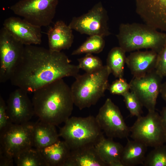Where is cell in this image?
Returning <instances> with one entry per match:
<instances>
[{
    "label": "cell",
    "mask_w": 166,
    "mask_h": 166,
    "mask_svg": "<svg viewBox=\"0 0 166 166\" xmlns=\"http://www.w3.org/2000/svg\"><path fill=\"white\" fill-rule=\"evenodd\" d=\"M80 69L64 53L35 45H25L22 57L10 80L28 93L66 77H75Z\"/></svg>",
    "instance_id": "1"
},
{
    "label": "cell",
    "mask_w": 166,
    "mask_h": 166,
    "mask_svg": "<svg viewBox=\"0 0 166 166\" xmlns=\"http://www.w3.org/2000/svg\"><path fill=\"white\" fill-rule=\"evenodd\" d=\"M32 102L34 114L40 121L57 126L71 115L74 105L71 88L63 79L36 90Z\"/></svg>",
    "instance_id": "2"
},
{
    "label": "cell",
    "mask_w": 166,
    "mask_h": 166,
    "mask_svg": "<svg viewBox=\"0 0 166 166\" xmlns=\"http://www.w3.org/2000/svg\"><path fill=\"white\" fill-rule=\"evenodd\" d=\"M116 36L126 52L145 49L158 53L166 41V33L145 23H121Z\"/></svg>",
    "instance_id": "3"
},
{
    "label": "cell",
    "mask_w": 166,
    "mask_h": 166,
    "mask_svg": "<svg viewBox=\"0 0 166 166\" xmlns=\"http://www.w3.org/2000/svg\"><path fill=\"white\" fill-rule=\"evenodd\" d=\"M111 70L107 65L96 71L78 74L70 87L74 105L80 110L95 105L109 86Z\"/></svg>",
    "instance_id": "4"
},
{
    "label": "cell",
    "mask_w": 166,
    "mask_h": 166,
    "mask_svg": "<svg viewBox=\"0 0 166 166\" xmlns=\"http://www.w3.org/2000/svg\"><path fill=\"white\" fill-rule=\"evenodd\" d=\"M59 130L62 137L71 150L86 145L95 144L103 136L96 117H72Z\"/></svg>",
    "instance_id": "5"
},
{
    "label": "cell",
    "mask_w": 166,
    "mask_h": 166,
    "mask_svg": "<svg viewBox=\"0 0 166 166\" xmlns=\"http://www.w3.org/2000/svg\"><path fill=\"white\" fill-rule=\"evenodd\" d=\"M59 0H20L11 6L16 15L40 27L47 26L55 16Z\"/></svg>",
    "instance_id": "6"
},
{
    "label": "cell",
    "mask_w": 166,
    "mask_h": 166,
    "mask_svg": "<svg viewBox=\"0 0 166 166\" xmlns=\"http://www.w3.org/2000/svg\"><path fill=\"white\" fill-rule=\"evenodd\" d=\"M131 137L147 147L154 148L165 143L166 132L160 115L155 111H148L145 116L137 118L130 128Z\"/></svg>",
    "instance_id": "7"
},
{
    "label": "cell",
    "mask_w": 166,
    "mask_h": 166,
    "mask_svg": "<svg viewBox=\"0 0 166 166\" xmlns=\"http://www.w3.org/2000/svg\"><path fill=\"white\" fill-rule=\"evenodd\" d=\"M34 123H11L0 132V148L14 158L19 153L33 147Z\"/></svg>",
    "instance_id": "8"
},
{
    "label": "cell",
    "mask_w": 166,
    "mask_h": 166,
    "mask_svg": "<svg viewBox=\"0 0 166 166\" xmlns=\"http://www.w3.org/2000/svg\"><path fill=\"white\" fill-rule=\"evenodd\" d=\"M108 20L107 11L100 2L87 13L73 17L68 26L81 34L89 36L99 35L104 38L111 34Z\"/></svg>",
    "instance_id": "9"
},
{
    "label": "cell",
    "mask_w": 166,
    "mask_h": 166,
    "mask_svg": "<svg viewBox=\"0 0 166 166\" xmlns=\"http://www.w3.org/2000/svg\"><path fill=\"white\" fill-rule=\"evenodd\" d=\"M25 45L15 39L4 27L0 31V82L10 80L21 60Z\"/></svg>",
    "instance_id": "10"
},
{
    "label": "cell",
    "mask_w": 166,
    "mask_h": 166,
    "mask_svg": "<svg viewBox=\"0 0 166 166\" xmlns=\"http://www.w3.org/2000/svg\"><path fill=\"white\" fill-rule=\"evenodd\" d=\"M102 132L109 138H127L130 133L121 111L109 98L106 100L96 116Z\"/></svg>",
    "instance_id": "11"
},
{
    "label": "cell",
    "mask_w": 166,
    "mask_h": 166,
    "mask_svg": "<svg viewBox=\"0 0 166 166\" xmlns=\"http://www.w3.org/2000/svg\"><path fill=\"white\" fill-rule=\"evenodd\" d=\"M162 78L155 69L144 76L133 77L129 83L130 91L136 95L148 111L155 110Z\"/></svg>",
    "instance_id": "12"
},
{
    "label": "cell",
    "mask_w": 166,
    "mask_h": 166,
    "mask_svg": "<svg viewBox=\"0 0 166 166\" xmlns=\"http://www.w3.org/2000/svg\"><path fill=\"white\" fill-rule=\"evenodd\" d=\"M27 93L18 88L10 94L6 104V112L12 123L19 124L28 122L35 115L32 101Z\"/></svg>",
    "instance_id": "13"
},
{
    "label": "cell",
    "mask_w": 166,
    "mask_h": 166,
    "mask_svg": "<svg viewBox=\"0 0 166 166\" xmlns=\"http://www.w3.org/2000/svg\"><path fill=\"white\" fill-rule=\"evenodd\" d=\"M3 25L13 37L25 45H38L42 42L41 27L23 18L10 17L5 20Z\"/></svg>",
    "instance_id": "14"
},
{
    "label": "cell",
    "mask_w": 166,
    "mask_h": 166,
    "mask_svg": "<svg viewBox=\"0 0 166 166\" xmlns=\"http://www.w3.org/2000/svg\"><path fill=\"white\" fill-rule=\"evenodd\" d=\"M136 12L145 23L166 32V0H135Z\"/></svg>",
    "instance_id": "15"
},
{
    "label": "cell",
    "mask_w": 166,
    "mask_h": 166,
    "mask_svg": "<svg viewBox=\"0 0 166 166\" xmlns=\"http://www.w3.org/2000/svg\"><path fill=\"white\" fill-rule=\"evenodd\" d=\"M158 54L152 50L131 52L126 57V64L133 77H140L155 69Z\"/></svg>",
    "instance_id": "16"
},
{
    "label": "cell",
    "mask_w": 166,
    "mask_h": 166,
    "mask_svg": "<svg viewBox=\"0 0 166 166\" xmlns=\"http://www.w3.org/2000/svg\"><path fill=\"white\" fill-rule=\"evenodd\" d=\"M72 30L63 21H57L47 33L49 49L53 51L61 52L69 49L73 41Z\"/></svg>",
    "instance_id": "17"
},
{
    "label": "cell",
    "mask_w": 166,
    "mask_h": 166,
    "mask_svg": "<svg viewBox=\"0 0 166 166\" xmlns=\"http://www.w3.org/2000/svg\"><path fill=\"white\" fill-rule=\"evenodd\" d=\"M100 157L95 144H89L71 150L64 166H106Z\"/></svg>",
    "instance_id": "18"
},
{
    "label": "cell",
    "mask_w": 166,
    "mask_h": 166,
    "mask_svg": "<svg viewBox=\"0 0 166 166\" xmlns=\"http://www.w3.org/2000/svg\"><path fill=\"white\" fill-rule=\"evenodd\" d=\"M95 146L101 158L107 166H124L121 161L124 147L121 143L104 136Z\"/></svg>",
    "instance_id": "19"
},
{
    "label": "cell",
    "mask_w": 166,
    "mask_h": 166,
    "mask_svg": "<svg viewBox=\"0 0 166 166\" xmlns=\"http://www.w3.org/2000/svg\"><path fill=\"white\" fill-rule=\"evenodd\" d=\"M56 126L40 121L34 123L33 131V144L40 150L60 140Z\"/></svg>",
    "instance_id": "20"
},
{
    "label": "cell",
    "mask_w": 166,
    "mask_h": 166,
    "mask_svg": "<svg viewBox=\"0 0 166 166\" xmlns=\"http://www.w3.org/2000/svg\"><path fill=\"white\" fill-rule=\"evenodd\" d=\"M39 150L48 166H64L71 151L65 142L60 140Z\"/></svg>",
    "instance_id": "21"
},
{
    "label": "cell",
    "mask_w": 166,
    "mask_h": 166,
    "mask_svg": "<svg viewBox=\"0 0 166 166\" xmlns=\"http://www.w3.org/2000/svg\"><path fill=\"white\" fill-rule=\"evenodd\" d=\"M137 141L128 140L124 147L121 161L124 166H134L143 164L147 147Z\"/></svg>",
    "instance_id": "22"
},
{
    "label": "cell",
    "mask_w": 166,
    "mask_h": 166,
    "mask_svg": "<svg viewBox=\"0 0 166 166\" xmlns=\"http://www.w3.org/2000/svg\"><path fill=\"white\" fill-rule=\"evenodd\" d=\"M126 52L120 46L112 48L109 52L107 64L111 73L116 77H123L124 66L126 64Z\"/></svg>",
    "instance_id": "23"
},
{
    "label": "cell",
    "mask_w": 166,
    "mask_h": 166,
    "mask_svg": "<svg viewBox=\"0 0 166 166\" xmlns=\"http://www.w3.org/2000/svg\"><path fill=\"white\" fill-rule=\"evenodd\" d=\"M14 160L17 166H48L40 150L33 147L20 152Z\"/></svg>",
    "instance_id": "24"
},
{
    "label": "cell",
    "mask_w": 166,
    "mask_h": 166,
    "mask_svg": "<svg viewBox=\"0 0 166 166\" xmlns=\"http://www.w3.org/2000/svg\"><path fill=\"white\" fill-rule=\"evenodd\" d=\"M105 45L104 37L97 35L90 36L79 47L73 51L71 55L98 53L102 51Z\"/></svg>",
    "instance_id": "25"
},
{
    "label": "cell",
    "mask_w": 166,
    "mask_h": 166,
    "mask_svg": "<svg viewBox=\"0 0 166 166\" xmlns=\"http://www.w3.org/2000/svg\"><path fill=\"white\" fill-rule=\"evenodd\" d=\"M143 165L145 166H166V145L156 147L146 156Z\"/></svg>",
    "instance_id": "26"
},
{
    "label": "cell",
    "mask_w": 166,
    "mask_h": 166,
    "mask_svg": "<svg viewBox=\"0 0 166 166\" xmlns=\"http://www.w3.org/2000/svg\"><path fill=\"white\" fill-rule=\"evenodd\" d=\"M78 67L87 73L99 70L104 65L101 59L92 54H86L83 57L78 59Z\"/></svg>",
    "instance_id": "27"
},
{
    "label": "cell",
    "mask_w": 166,
    "mask_h": 166,
    "mask_svg": "<svg viewBox=\"0 0 166 166\" xmlns=\"http://www.w3.org/2000/svg\"><path fill=\"white\" fill-rule=\"evenodd\" d=\"M122 96L130 116L137 117L141 116L143 106L136 95L132 91H128Z\"/></svg>",
    "instance_id": "28"
},
{
    "label": "cell",
    "mask_w": 166,
    "mask_h": 166,
    "mask_svg": "<svg viewBox=\"0 0 166 166\" xmlns=\"http://www.w3.org/2000/svg\"><path fill=\"white\" fill-rule=\"evenodd\" d=\"M108 89L110 93L113 95L122 96L130 90L129 83L123 77L118 78L109 85Z\"/></svg>",
    "instance_id": "29"
},
{
    "label": "cell",
    "mask_w": 166,
    "mask_h": 166,
    "mask_svg": "<svg viewBox=\"0 0 166 166\" xmlns=\"http://www.w3.org/2000/svg\"><path fill=\"white\" fill-rule=\"evenodd\" d=\"M155 70L163 78L166 77V41L158 53Z\"/></svg>",
    "instance_id": "30"
},
{
    "label": "cell",
    "mask_w": 166,
    "mask_h": 166,
    "mask_svg": "<svg viewBox=\"0 0 166 166\" xmlns=\"http://www.w3.org/2000/svg\"><path fill=\"white\" fill-rule=\"evenodd\" d=\"M12 123L6 112V105L2 97L0 96V132Z\"/></svg>",
    "instance_id": "31"
},
{
    "label": "cell",
    "mask_w": 166,
    "mask_h": 166,
    "mask_svg": "<svg viewBox=\"0 0 166 166\" xmlns=\"http://www.w3.org/2000/svg\"><path fill=\"white\" fill-rule=\"evenodd\" d=\"M14 158L0 148V166H13Z\"/></svg>",
    "instance_id": "32"
},
{
    "label": "cell",
    "mask_w": 166,
    "mask_h": 166,
    "mask_svg": "<svg viewBox=\"0 0 166 166\" xmlns=\"http://www.w3.org/2000/svg\"><path fill=\"white\" fill-rule=\"evenodd\" d=\"M160 116L162 125L166 132V107L162 108Z\"/></svg>",
    "instance_id": "33"
},
{
    "label": "cell",
    "mask_w": 166,
    "mask_h": 166,
    "mask_svg": "<svg viewBox=\"0 0 166 166\" xmlns=\"http://www.w3.org/2000/svg\"><path fill=\"white\" fill-rule=\"evenodd\" d=\"M160 94L166 103V81L162 84Z\"/></svg>",
    "instance_id": "34"
},
{
    "label": "cell",
    "mask_w": 166,
    "mask_h": 166,
    "mask_svg": "<svg viewBox=\"0 0 166 166\" xmlns=\"http://www.w3.org/2000/svg\"><path fill=\"white\" fill-rule=\"evenodd\" d=\"M165 143H166V139H165Z\"/></svg>",
    "instance_id": "35"
}]
</instances>
